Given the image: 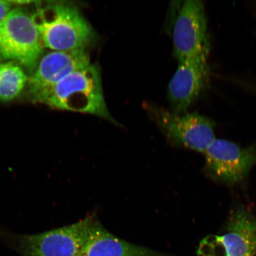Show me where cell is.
<instances>
[{
    "label": "cell",
    "instance_id": "cell-1",
    "mask_svg": "<svg viewBox=\"0 0 256 256\" xmlns=\"http://www.w3.org/2000/svg\"><path fill=\"white\" fill-rule=\"evenodd\" d=\"M31 14L44 48L86 50L94 43V28L75 6L62 2L39 5Z\"/></svg>",
    "mask_w": 256,
    "mask_h": 256
},
{
    "label": "cell",
    "instance_id": "cell-2",
    "mask_svg": "<svg viewBox=\"0 0 256 256\" xmlns=\"http://www.w3.org/2000/svg\"><path fill=\"white\" fill-rule=\"evenodd\" d=\"M44 104L58 110L95 115L120 126L106 104L100 67L96 64L76 70L60 80Z\"/></svg>",
    "mask_w": 256,
    "mask_h": 256
},
{
    "label": "cell",
    "instance_id": "cell-3",
    "mask_svg": "<svg viewBox=\"0 0 256 256\" xmlns=\"http://www.w3.org/2000/svg\"><path fill=\"white\" fill-rule=\"evenodd\" d=\"M44 50L32 14L24 8H12L0 23V57L20 64L32 73Z\"/></svg>",
    "mask_w": 256,
    "mask_h": 256
},
{
    "label": "cell",
    "instance_id": "cell-4",
    "mask_svg": "<svg viewBox=\"0 0 256 256\" xmlns=\"http://www.w3.org/2000/svg\"><path fill=\"white\" fill-rule=\"evenodd\" d=\"M146 110L168 139L176 146L204 153L216 140L213 120L198 112L177 114L155 105Z\"/></svg>",
    "mask_w": 256,
    "mask_h": 256
},
{
    "label": "cell",
    "instance_id": "cell-5",
    "mask_svg": "<svg viewBox=\"0 0 256 256\" xmlns=\"http://www.w3.org/2000/svg\"><path fill=\"white\" fill-rule=\"evenodd\" d=\"M96 220L90 216L62 228L37 234L14 235L12 238L24 256H78Z\"/></svg>",
    "mask_w": 256,
    "mask_h": 256
},
{
    "label": "cell",
    "instance_id": "cell-6",
    "mask_svg": "<svg viewBox=\"0 0 256 256\" xmlns=\"http://www.w3.org/2000/svg\"><path fill=\"white\" fill-rule=\"evenodd\" d=\"M256 254V217L246 208L232 211L222 235L204 238L198 256H254Z\"/></svg>",
    "mask_w": 256,
    "mask_h": 256
},
{
    "label": "cell",
    "instance_id": "cell-7",
    "mask_svg": "<svg viewBox=\"0 0 256 256\" xmlns=\"http://www.w3.org/2000/svg\"><path fill=\"white\" fill-rule=\"evenodd\" d=\"M91 64L86 50H50L43 54L28 76L27 90L34 103L44 104L52 88L70 74Z\"/></svg>",
    "mask_w": 256,
    "mask_h": 256
},
{
    "label": "cell",
    "instance_id": "cell-8",
    "mask_svg": "<svg viewBox=\"0 0 256 256\" xmlns=\"http://www.w3.org/2000/svg\"><path fill=\"white\" fill-rule=\"evenodd\" d=\"M172 42L178 62L210 48L204 2L188 0L181 5L172 30Z\"/></svg>",
    "mask_w": 256,
    "mask_h": 256
},
{
    "label": "cell",
    "instance_id": "cell-9",
    "mask_svg": "<svg viewBox=\"0 0 256 256\" xmlns=\"http://www.w3.org/2000/svg\"><path fill=\"white\" fill-rule=\"evenodd\" d=\"M210 52V48H208L196 56L178 62L168 88L174 113H186L206 86L210 72L208 62Z\"/></svg>",
    "mask_w": 256,
    "mask_h": 256
},
{
    "label": "cell",
    "instance_id": "cell-10",
    "mask_svg": "<svg viewBox=\"0 0 256 256\" xmlns=\"http://www.w3.org/2000/svg\"><path fill=\"white\" fill-rule=\"evenodd\" d=\"M204 154L210 174L228 184L242 180L256 163L254 147L242 148L225 140L216 139Z\"/></svg>",
    "mask_w": 256,
    "mask_h": 256
},
{
    "label": "cell",
    "instance_id": "cell-11",
    "mask_svg": "<svg viewBox=\"0 0 256 256\" xmlns=\"http://www.w3.org/2000/svg\"><path fill=\"white\" fill-rule=\"evenodd\" d=\"M78 256H162V254L116 238L96 220Z\"/></svg>",
    "mask_w": 256,
    "mask_h": 256
},
{
    "label": "cell",
    "instance_id": "cell-12",
    "mask_svg": "<svg viewBox=\"0 0 256 256\" xmlns=\"http://www.w3.org/2000/svg\"><path fill=\"white\" fill-rule=\"evenodd\" d=\"M28 78L23 67L14 62L0 64V101L8 102L21 94Z\"/></svg>",
    "mask_w": 256,
    "mask_h": 256
},
{
    "label": "cell",
    "instance_id": "cell-13",
    "mask_svg": "<svg viewBox=\"0 0 256 256\" xmlns=\"http://www.w3.org/2000/svg\"><path fill=\"white\" fill-rule=\"evenodd\" d=\"M14 5L12 1L0 0V23L4 20L8 12L12 10Z\"/></svg>",
    "mask_w": 256,
    "mask_h": 256
},
{
    "label": "cell",
    "instance_id": "cell-14",
    "mask_svg": "<svg viewBox=\"0 0 256 256\" xmlns=\"http://www.w3.org/2000/svg\"><path fill=\"white\" fill-rule=\"evenodd\" d=\"M0 62H1V57H0ZM0 64H1V62H0Z\"/></svg>",
    "mask_w": 256,
    "mask_h": 256
}]
</instances>
